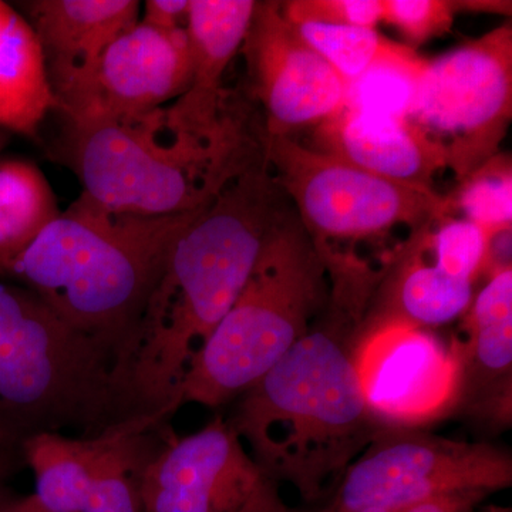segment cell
Returning a JSON list of instances; mask_svg holds the SVG:
<instances>
[{
  "label": "cell",
  "instance_id": "1",
  "mask_svg": "<svg viewBox=\"0 0 512 512\" xmlns=\"http://www.w3.org/2000/svg\"><path fill=\"white\" fill-rule=\"evenodd\" d=\"M330 295L309 332L238 399L229 423L262 474L318 504L383 429L357 383L352 350L383 271L328 264Z\"/></svg>",
  "mask_w": 512,
  "mask_h": 512
},
{
  "label": "cell",
  "instance_id": "2",
  "mask_svg": "<svg viewBox=\"0 0 512 512\" xmlns=\"http://www.w3.org/2000/svg\"><path fill=\"white\" fill-rule=\"evenodd\" d=\"M289 208L264 158L198 211L175 239L128 353L141 419L165 424L180 409L192 359L237 301Z\"/></svg>",
  "mask_w": 512,
  "mask_h": 512
},
{
  "label": "cell",
  "instance_id": "3",
  "mask_svg": "<svg viewBox=\"0 0 512 512\" xmlns=\"http://www.w3.org/2000/svg\"><path fill=\"white\" fill-rule=\"evenodd\" d=\"M161 110L119 123L63 121L55 154L79 178L83 200L134 217L190 214L265 158L261 116L244 92L208 138L173 136Z\"/></svg>",
  "mask_w": 512,
  "mask_h": 512
},
{
  "label": "cell",
  "instance_id": "4",
  "mask_svg": "<svg viewBox=\"0 0 512 512\" xmlns=\"http://www.w3.org/2000/svg\"><path fill=\"white\" fill-rule=\"evenodd\" d=\"M138 417L123 349L0 284V436L92 439Z\"/></svg>",
  "mask_w": 512,
  "mask_h": 512
},
{
  "label": "cell",
  "instance_id": "5",
  "mask_svg": "<svg viewBox=\"0 0 512 512\" xmlns=\"http://www.w3.org/2000/svg\"><path fill=\"white\" fill-rule=\"evenodd\" d=\"M197 212L134 217L79 197L23 252L9 279L76 328L116 343L128 367L131 340L168 252Z\"/></svg>",
  "mask_w": 512,
  "mask_h": 512
},
{
  "label": "cell",
  "instance_id": "6",
  "mask_svg": "<svg viewBox=\"0 0 512 512\" xmlns=\"http://www.w3.org/2000/svg\"><path fill=\"white\" fill-rule=\"evenodd\" d=\"M329 295L328 266L291 205L237 301L192 359L180 409L238 400L309 332Z\"/></svg>",
  "mask_w": 512,
  "mask_h": 512
},
{
  "label": "cell",
  "instance_id": "7",
  "mask_svg": "<svg viewBox=\"0 0 512 512\" xmlns=\"http://www.w3.org/2000/svg\"><path fill=\"white\" fill-rule=\"evenodd\" d=\"M265 157L303 228L318 248L373 241L450 217L433 188L377 177L312 150L295 137H265Z\"/></svg>",
  "mask_w": 512,
  "mask_h": 512
},
{
  "label": "cell",
  "instance_id": "8",
  "mask_svg": "<svg viewBox=\"0 0 512 512\" xmlns=\"http://www.w3.org/2000/svg\"><path fill=\"white\" fill-rule=\"evenodd\" d=\"M407 120L440 148L457 183L497 156L512 120L510 23L427 60Z\"/></svg>",
  "mask_w": 512,
  "mask_h": 512
},
{
  "label": "cell",
  "instance_id": "9",
  "mask_svg": "<svg viewBox=\"0 0 512 512\" xmlns=\"http://www.w3.org/2000/svg\"><path fill=\"white\" fill-rule=\"evenodd\" d=\"M512 485L507 451L488 443L434 436L420 429H382L350 464L333 498L335 512H366Z\"/></svg>",
  "mask_w": 512,
  "mask_h": 512
},
{
  "label": "cell",
  "instance_id": "10",
  "mask_svg": "<svg viewBox=\"0 0 512 512\" xmlns=\"http://www.w3.org/2000/svg\"><path fill=\"white\" fill-rule=\"evenodd\" d=\"M357 383L383 429H419L457 410L461 360L456 342L396 319L363 322L352 350Z\"/></svg>",
  "mask_w": 512,
  "mask_h": 512
},
{
  "label": "cell",
  "instance_id": "11",
  "mask_svg": "<svg viewBox=\"0 0 512 512\" xmlns=\"http://www.w3.org/2000/svg\"><path fill=\"white\" fill-rule=\"evenodd\" d=\"M191 77L187 30L138 22L99 59L55 94L64 123H119L140 119L175 101Z\"/></svg>",
  "mask_w": 512,
  "mask_h": 512
},
{
  "label": "cell",
  "instance_id": "12",
  "mask_svg": "<svg viewBox=\"0 0 512 512\" xmlns=\"http://www.w3.org/2000/svg\"><path fill=\"white\" fill-rule=\"evenodd\" d=\"M247 82L265 137H295L342 109L345 82L285 19L279 2H256L242 42Z\"/></svg>",
  "mask_w": 512,
  "mask_h": 512
},
{
  "label": "cell",
  "instance_id": "13",
  "mask_svg": "<svg viewBox=\"0 0 512 512\" xmlns=\"http://www.w3.org/2000/svg\"><path fill=\"white\" fill-rule=\"evenodd\" d=\"M274 481L252 460L229 420L170 436L141 478L144 512H247Z\"/></svg>",
  "mask_w": 512,
  "mask_h": 512
},
{
  "label": "cell",
  "instance_id": "14",
  "mask_svg": "<svg viewBox=\"0 0 512 512\" xmlns=\"http://www.w3.org/2000/svg\"><path fill=\"white\" fill-rule=\"evenodd\" d=\"M255 5V0H191L185 28L190 84L161 110L168 133L208 138L227 120L235 94L222 87V77L241 49Z\"/></svg>",
  "mask_w": 512,
  "mask_h": 512
},
{
  "label": "cell",
  "instance_id": "15",
  "mask_svg": "<svg viewBox=\"0 0 512 512\" xmlns=\"http://www.w3.org/2000/svg\"><path fill=\"white\" fill-rule=\"evenodd\" d=\"M312 150L386 178L431 188L446 170L443 153L409 120L343 106L312 128Z\"/></svg>",
  "mask_w": 512,
  "mask_h": 512
},
{
  "label": "cell",
  "instance_id": "16",
  "mask_svg": "<svg viewBox=\"0 0 512 512\" xmlns=\"http://www.w3.org/2000/svg\"><path fill=\"white\" fill-rule=\"evenodd\" d=\"M461 360L457 409L493 426L512 417V269L488 278L454 338Z\"/></svg>",
  "mask_w": 512,
  "mask_h": 512
},
{
  "label": "cell",
  "instance_id": "17",
  "mask_svg": "<svg viewBox=\"0 0 512 512\" xmlns=\"http://www.w3.org/2000/svg\"><path fill=\"white\" fill-rule=\"evenodd\" d=\"M16 5L39 40L53 94L92 66L141 15L138 0H26Z\"/></svg>",
  "mask_w": 512,
  "mask_h": 512
},
{
  "label": "cell",
  "instance_id": "18",
  "mask_svg": "<svg viewBox=\"0 0 512 512\" xmlns=\"http://www.w3.org/2000/svg\"><path fill=\"white\" fill-rule=\"evenodd\" d=\"M433 222L410 231L384 264L363 322L396 319L427 329L453 322L468 311L474 284L453 278L434 264L427 245Z\"/></svg>",
  "mask_w": 512,
  "mask_h": 512
},
{
  "label": "cell",
  "instance_id": "19",
  "mask_svg": "<svg viewBox=\"0 0 512 512\" xmlns=\"http://www.w3.org/2000/svg\"><path fill=\"white\" fill-rule=\"evenodd\" d=\"M165 439V424L153 419L127 421L87 439L83 512H144L143 471Z\"/></svg>",
  "mask_w": 512,
  "mask_h": 512
},
{
  "label": "cell",
  "instance_id": "20",
  "mask_svg": "<svg viewBox=\"0 0 512 512\" xmlns=\"http://www.w3.org/2000/svg\"><path fill=\"white\" fill-rule=\"evenodd\" d=\"M56 110L35 32L15 6L0 0V128L36 140Z\"/></svg>",
  "mask_w": 512,
  "mask_h": 512
},
{
  "label": "cell",
  "instance_id": "21",
  "mask_svg": "<svg viewBox=\"0 0 512 512\" xmlns=\"http://www.w3.org/2000/svg\"><path fill=\"white\" fill-rule=\"evenodd\" d=\"M52 185L35 163L23 158L0 160V276L60 215Z\"/></svg>",
  "mask_w": 512,
  "mask_h": 512
},
{
  "label": "cell",
  "instance_id": "22",
  "mask_svg": "<svg viewBox=\"0 0 512 512\" xmlns=\"http://www.w3.org/2000/svg\"><path fill=\"white\" fill-rule=\"evenodd\" d=\"M35 477L36 500L46 512H83L87 494V439L37 434L22 443Z\"/></svg>",
  "mask_w": 512,
  "mask_h": 512
},
{
  "label": "cell",
  "instance_id": "23",
  "mask_svg": "<svg viewBox=\"0 0 512 512\" xmlns=\"http://www.w3.org/2000/svg\"><path fill=\"white\" fill-rule=\"evenodd\" d=\"M426 64L412 47L387 39L372 66L348 86L345 106L407 120Z\"/></svg>",
  "mask_w": 512,
  "mask_h": 512
},
{
  "label": "cell",
  "instance_id": "24",
  "mask_svg": "<svg viewBox=\"0 0 512 512\" xmlns=\"http://www.w3.org/2000/svg\"><path fill=\"white\" fill-rule=\"evenodd\" d=\"M446 197L448 214L461 212L463 218L488 232L512 228L511 157L498 153L461 181Z\"/></svg>",
  "mask_w": 512,
  "mask_h": 512
},
{
  "label": "cell",
  "instance_id": "25",
  "mask_svg": "<svg viewBox=\"0 0 512 512\" xmlns=\"http://www.w3.org/2000/svg\"><path fill=\"white\" fill-rule=\"evenodd\" d=\"M293 26L299 36L338 73L346 87L363 76L382 53L387 42L386 37L380 36L372 28L318 23Z\"/></svg>",
  "mask_w": 512,
  "mask_h": 512
},
{
  "label": "cell",
  "instance_id": "26",
  "mask_svg": "<svg viewBox=\"0 0 512 512\" xmlns=\"http://www.w3.org/2000/svg\"><path fill=\"white\" fill-rule=\"evenodd\" d=\"M491 234L466 218H440L429 229V254L448 275L474 284L484 274Z\"/></svg>",
  "mask_w": 512,
  "mask_h": 512
},
{
  "label": "cell",
  "instance_id": "27",
  "mask_svg": "<svg viewBox=\"0 0 512 512\" xmlns=\"http://www.w3.org/2000/svg\"><path fill=\"white\" fill-rule=\"evenodd\" d=\"M457 2L448 0H382V20L402 33L416 49L453 28Z\"/></svg>",
  "mask_w": 512,
  "mask_h": 512
},
{
  "label": "cell",
  "instance_id": "28",
  "mask_svg": "<svg viewBox=\"0 0 512 512\" xmlns=\"http://www.w3.org/2000/svg\"><path fill=\"white\" fill-rule=\"evenodd\" d=\"M281 3L292 25L357 26L375 29L382 20V0H291Z\"/></svg>",
  "mask_w": 512,
  "mask_h": 512
},
{
  "label": "cell",
  "instance_id": "29",
  "mask_svg": "<svg viewBox=\"0 0 512 512\" xmlns=\"http://www.w3.org/2000/svg\"><path fill=\"white\" fill-rule=\"evenodd\" d=\"M490 494L481 491H468L443 495L433 500L421 501V503L404 505V507L384 508V510H372L366 512H503L495 508L484 510L483 504Z\"/></svg>",
  "mask_w": 512,
  "mask_h": 512
},
{
  "label": "cell",
  "instance_id": "30",
  "mask_svg": "<svg viewBox=\"0 0 512 512\" xmlns=\"http://www.w3.org/2000/svg\"><path fill=\"white\" fill-rule=\"evenodd\" d=\"M191 0H147L140 22L160 30L187 28Z\"/></svg>",
  "mask_w": 512,
  "mask_h": 512
},
{
  "label": "cell",
  "instance_id": "31",
  "mask_svg": "<svg viewBox=\"0 0 512 512\" xmlns=\"http://www.w3.org/2000/svg\"><path fill=\"white\" fill-rule=\"evenodd\" d=\"M512 228L493 232L488 241L484 274L488 278L511 268Z\"/></svg>",
  "mask_w": 512,
  "mask_h": 512
},
{
  "label": "cell",
  "instance_id": "32",
  "mask_svg": "<svg viewBox=\"0 0 512 512\" xmlns=\"http://www.w3.org/2000/svg\"><path fill=\"white\" fill-rule=\"evenodd\" d=\"M25 466L22 443L0 436V488L8 487V481Z\"/></svg>",
  "mask_w": 512,
  "mask_h": 512
},
{
  "label": "cell",
  "instance_id": "33",
  "mask_svg": "<svg viewBox=\"0 0 512 512\" xmlns=\"http://www.w3.org/2000/svg\"><path fill=\"white\" fill-rule=\"evenodd\" d=\"M247 512H335V508L332 503L319 508H311V510H298V508L289 507L279 494L278 484H271Z\"/></svg>",
  "mask_w": 512,
  "mask_h": 512
},
{
  "label": "cell",
  "instance_id": "34",
  "mask_svg": "<svg viewBox=\"0 0 512 512\" xmlns=\"http://www.w3.org/2000/svg\"><path fill=\"white\" fill-rule=\"evenodd\" d=\"M0 512H46L36 500L35 495H22L10 490L9 487L0 488Z\"/></svg>",
  "mask_w": 512,
  "mask_h": 512
},
{
  "label": "cell",
  "instance_id": "35",
  "mask_svg": "<svg viewBox=\"0 0 512 512\" xmlns=\"http://www.w3.org/2000/svg\"><path fill=\"white\" fill-rule=\"evenodd\" d=\"M9 141V133L8 131L2 130L0 128V153H2L3 148H5L6 144Z\"/></svg>",
  "mask_w": 512,
  "mask_h": 512
}]
</instances>
